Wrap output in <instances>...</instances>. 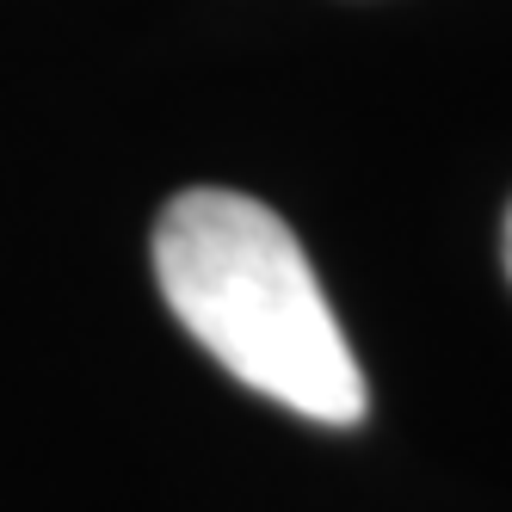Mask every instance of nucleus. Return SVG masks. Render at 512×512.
Here are the masks:
<instances>
[{
  "label": "nucleus",
  "mask_w": 512,
  "mask_h": 512,
  "mask_svg": "<svg viewBox=\"0 0 512 512\" xmlns=\"http://www.w3.org/2000/svg\"><path fill=\"white\" fill-rule=\"evenodd\" d=\"M155 278L186 334L278 408L358 426L371 395L303 241L247 192L192 186L155 223Z\"/></svg>",
  "instance_id": "nucleus-1"
},
{
  "label": "nucleus",
  "mask_w": 512,
  "mask_h": 512,
  "mask_svg": "<svg viewBox=\"0 0 512 512\" xmlns=\"http://www.w3.org/2000/svg\"><path fill=\"white\" fill-rule=\"evenodd\" d=\"M506 278H512V210H506Z\"/></svg>",
  "instance_id": "nucleus-2"
}]
</instances>
